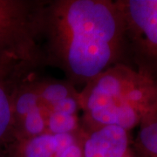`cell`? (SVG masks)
<instances>
[{
	"mask_svg": "<svg viewBox=\"0 0 157 157\" xmlns=\"http://www.w3.org/2000/svg\"><path fill=\"white\" fill-rule=\"evenodd\" d=\"M39 48L44 67L59 69L77 89L125 64L124 25L116 1L46 0Z\"/></svg>",
	"mask_w": 157,
	"mask_h": 157,
	"instance_id": "cell-1",
	"label": "cell"
},
{
	"mask_svg": "<svg viewBox=\"0 0 157 157\" xmlns=\"http://www.w3.org/2000/svg\"><path fill=\"white\" fill-rule=\"evenodd\" d=\"M85 131L114 125L130 132L157 117V78L119 63L78 91Z\"/></svg>",
	"mask_w": 157,
	"mask_h": 157,
	"instance_id": "cell-2",
	"label": "cell"
},
{
	"mask_svg": "<svg viewBox=\"0 0 157 157\" xmlns=\"http://www.w3.org/2000/svg\"><path fill=\"white\" fill-rule=\"evenodd\" d=\"M46 0H0V66L39 62ZM44 67V66H43Z\"/></svg>",
	"mask_w": 157,
	"mask_h": 157,
	"instance_id": "cell-3",
	"label": "cell"
},
{
	"mask_svg": "<svg viewBox=\"0 0 157 157\" xmlns=\"http://www.w3.org/2000/svg\"><path fill=\"white\" fill-rule=\"evenodd\" d=\"M122 17L125 64L157 77V0H115Z\"/></svg>",
	"mask_w": 157,
	"mask_h": 157,
	"instance_id": "cell-4",
	"label": "cell"
},
{
	"mask_svg": "<svg viewBox=\"0 0 157 157\" xmlns=\"http://www.w3.org/2000/svg\"><path fill=\"white\" fill-rule=\"evenodd\" d=\"M39 70L25 74L15 87L12 96V115L15 128V141L33 138L46 133L48 110L38 93Z\"/></svg>",
	"mask_w": 157,
	"mask_h": 157,
	"instance_id": "cell-5",
	"label": "cell"
},
{
	"mask_svg": "<svg viewBox=\"0 0 157 157\" xmlns=\"http://www.w3.org/2000/svg\"><path fill=\"white\" fill-rule=\"evenodd\" d=\"M39 62H23L0 66V149L15 141L12 96L16 86L31 71L40 69Z\"/></svg>",
	"mask_w": 157,
	"mask_h": 157,
	"instance_id": "cell-6",
	"label": "cell"
},
{
	"mask_svg": "<svg viewBox=\"0 0 157 157\" xmlns=\"http://www.w3.org/2000/svg\"><path fill=\"white\" fill-rule=\"evenodd\" d=\"M80 138L81 133L79 135L45 133L14 141L11 147L16 157H83Z\"/></svg>",
	"mask_w": 157,
	"mask_h": 157,
	"instance_id": "cell-7",
	"label": "cell"
},
{
	"mask_svg": "<svg viewBox=\"0 0 157 157\" xmlns=\"http://www.w3.org/2000/svg\"><path fill=\"white\" fill-rule=\"evenodd\" d=\"M130 132L114 125L85 131L82 128L83 157H125L130 151Z\"/></svg>",
	"mask_w": 157,
	"mask_h": 157,
	"instance_id": "cell-8",
	"label": "cell"
},
{
	"mask_svg": "<svg viewBox=\"0 0 157 157\" xmlns=\"http://www.w3.org/2000/svg\"><path fill=\"white\" fill-rule=\"evenodd\" d=\"M37 88L40 101L49 113L53 105L78 93V90L66 79L59 80L40 76L37 78Z\"/></svg>",
	"mask_w": 157,
	"mask_h": 157,
	"instance_id": "cell-9",
	"label": "cell"
},
{
	"mask_svg": "<svg viewBox=\"0 0 157 157\" xmlns=\"http://www.w3.org/2000/svg\"><path fill=\"white\" fill-rule=\"evenodd\" d=\"M130 151L135 157H157V117L140 125L132 138Z\"/></svg>",
	"mask_w": 157,
	"mask_h": 157,
	"instance_id": "cell-10",
	"label": "cell"
},
{
	"mask_svg": "<svg viewBox=\"0 0 157 157\" xmlns=\"http://www.w3.org/2000/svg\"><path fill=\"white\" fill-rule=\"evenodd\" d=\"M82 131L79 115L50 113L47 118L46 133L52 135H79Z\"/></svg>",
	"mask_w": 157,
	"mask_h": 157,
	"instance_id": "cell-11",
	"label": "cell"
},
{
	"mask_svg": "<svg viewBox=\"0 0 157 157\" xmlns=\"http://www.w3.org/2000/svg\"><path fill=\"white\" fill-rule=\"evenodd\" d=\"M79 111H80V104H79V97L78 93L77 94L70 96L53 105L51 108L50 113H60L70 114V115H78Z\"/></svg>",
	"mask_w": 157,
	"mask_h": 157,
	"instance_id": "cell-12",
	"label": "cell"
},
{
	"mask_svg": "<svg viewBox=\"0 0 157 157\" xmlns=\"http://www.w3.org/2000/svg\"><path fill=\"white\" fill-rule=\"evenodd\" d=\"M0 157H16L14 152H13V149H12L11 144L7 147L0 149Z\"/></svg>",
	"mask_w": 157,
	"mask_h": 157,
	"instance_id": "cell-13",
	"label": "cell"
},
{
	"mask_svg": "<svg viewBox=\"0 0 157 157\" xmlns=\"http://www.w3.org/2000/svg\"><path fill=\"white\" fill-rule=\"evenodd\" d=\"M125 157H135V156H134V155H132V153H131V151H129L128 154V155H126V156H125Z\"/></svg>",
	"mask_w": 157,
	"mask_h": 157,
	"instance_id": "cell-14",
	"label": "cell"
},
{
	"mask_svg": "<svg viewBox=\"0 0 157 157\" xmlns=\"http://www.w3.org/2000/svg\"><path fill=\"white\" fill-rule=\"evenodd\" d=\"M156 78H157V77H156Z\"/></svg>",
	"mask_w": 157,
	"mask_h": 157,
	"instance_id": "cell-15",
	"label": "cell"
}]
</instances>
